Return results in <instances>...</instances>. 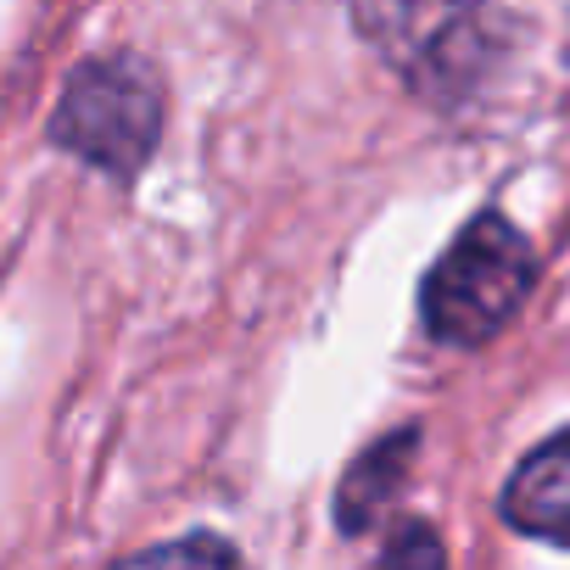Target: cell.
Listing matches in <instances>:
<instances>
[{"label": "cell", "instance_id": "obj_6", "mask_svg": "<svg viewBox=\"0 0 570 570\" xmlns=\"http://www.w3.org/2000/svg\"><path fill=\"white\" fill-rule=\"evenodd\" d=\"M118 570H246L240 553L224 542V537H179V542H163V548H146L135 559H124Z\"/></svg>", "mask_w": 570, "mask_h": 570}, {"label": "cell", "instance_id": "obj_1", "mask_svg": "<svg viewBox=\"0 0 570 570\" xmlns=\"http://www.w3.org/2000/svg\"><path fill=\"white\" fill-rule=\"evenodd\" d=\"M358 29L420 96L464 107L498 79L525 18L498 7H358Z\"/></svg>", "mask_w": 570, "mask_h": 570}, {"label": "cell", "instance_id": "obj_2", "mask_svg": "<svg viewBox=\"0 0 570 570\" xmlns=\"http://www.w3.org/2000/svg\"><path fill=\"white\" fill-rule=\"evenodd\" d=\"M531 279H537L531 240L503 213H481L475 224H464V235L425 274L420 314H425L436 342L481 347L520 314Z\"/></svg>", "mask_w": 570, "mask_h": 570}, {"label": "cell", "instance_id": "obj_4", "mask_svg": "<svg viewBox=\"0 0 570 570\" xmlns=\"http://www.w3.org/2000/svg\"><path fill=\"white\" fill-rule=\"evenodd\" d=\"M503 520L531 537L570 542V431L548 436L520 459V470L503 487Z\"/></svg>", "mask_w": 570, "mask_h": 570}, {"label": "cell", "instance_id": "obj_7", "mask_svg": "<svg viewBox=\"0 0 570 570\" xmlns=\"http://www.w3.org/2000/svg\"><path fill=\"white\" fill-rule=\"evenodd\" d=\"M381 570H448V553H442V537L425 525V520H403L381 553Z\"/></svg>", "mask_w": 570, "mask_h": 570}, {"label": "cell", "instance_id": "obj_3", "mask_svg": "<svg viewBox=\"0 0 570 570\" xmlns=\"http://www.w3.org/2000/svg\"><path fill=\"white\" fill-rule=\"evenodd\" d=\"M163 129V90L151 79V68L140 57H90L85 68H73L57 118H51V140L107 174H135Z\"/></svg>", "mask_w": 570, "mask_h": 570}, {"label": "cell", "instance_id": "obj_5", "mask_svg": "<svg viewBox=\"0 0 570 570\" xmlns=\"http://www.w3.org/2000/svg\"><path fill=\"white\" fill-rule=\"evenodd\" d=\"M409 459H414V431H397V436H381V442L342 475V492H336V520H342V531H364V525L381 520V509H386V498L397 492Z\"/></svg>", "mask_w": 570, "mask_h": 570}]
</instances>
